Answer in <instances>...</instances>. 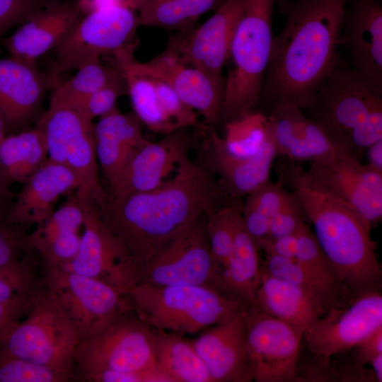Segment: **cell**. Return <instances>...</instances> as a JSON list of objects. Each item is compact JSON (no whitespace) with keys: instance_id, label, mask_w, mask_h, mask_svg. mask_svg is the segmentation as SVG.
Wrapping results in <instances>:
<instances>
[{"instance_id":"cell-1","label":"cell","mask_w":382,"mask_h":382,"mask_svg":"<svg viewBox=\"0 0 382 382\" xmlns=\"http://www.w3.org/2000/svg\"><path fill=\"white\" fill-rule=\"evenodd\" d=\"M243 204L229 196L213 175L189 156L174 176L151 191L110 199L99 214L120 241L138 272L165 245L202 217Z\"/></svg>"},{"instance_id":"cell-2","label":"cell","mask_w":382,"mask_h":382,"mask_svg":"<svg viewBox=\"0 0 382 382\" xmlns=\"http://www.w3.org/2000/svg\"><path fill=\"white\" fill-rule=\"evenodd\" d=\"M277 1L285 22L273 37L259 103L270 112L282 103L296 104L303 110L339 54L348 0Z\"/></svg>"},{"instance_id":"cell-3","label":"cell","mask_w":382,"mask_h":382,"mask_svg":"<svg viewBox=\"0 0 382 382\" xmlns=\"http://www.w3.org/2000/svg\"><path fill=\"white\" fill-rule=\"evenodd\" d=\"M278 180L300 203L305 219L335 267L347 300L379 291L382 272L371 237V224L317 183L296 161L282 156Z\"/></svg>"},{"instance_id":"cell-4","label":"cell","mask_w":382,"mask_h":382,"mask_svg":"<svg viewBox=\"0 0 382 382\" xmlns=\"http://www.w3.org/2000/svg\"><path fill=\"white\" fill-rule=\"evenodd\" d=\"M127 295L151 328L181 336L224 323L248 307L208 286L137 284Z\"/></svg>"},{"instance_id":"cell-5","label":"cell","mask_w":382,"mask_h":382,"mask_svg":"<svg viewBox=\"0 0 382 382\" xmlns=\"http://www.w3.org/2000/svg\"><path fill=\"white\" fill-rule=\"evenodd\" d=\"M275 0H247L231 42L219 119L224 123L253 110L272 51V11Z\"/></svg>"},{"instance_id":"cell-6","label":"cell","mask_w":382,"mask_h":382,"mask_svg":"<svg viewBox=\"0 0 382 382\" xmlns=\"http://www.w3.org/2000/svg\"><path fill=\"white\" fill-rule=\"evenodd\" d=\"M303 110L335 146L348 154L351 137L370 120L382 115V82L354 69L338 54Z\"/></svg>"},{"instance_id":"cell-7","label":"cell","mask_w":382,"mask_h":382,"mask_svg":"<svg viewBox=\"0 0 382 382\" xmlns=\"http://www.w3.org/2000/svg\"><path fill=\"white\" fill-rule=\"evenodd\" d=\"M79 343L76 328L42 283L30 309L0 340V351L50 366L74 381Z\"/></svg>"},{"instance_id":"cell-8","label":"cell","mask_w":382,"mask_h":382,"mask_svg":"<svg viewBox=\"0 0 382 382\" xmlns=\"http://www.w3.org/2000/svg\"><path fill=\"white\" fill-rule=\"evenodd\" d=\"M93 125L71 106L50 102L37 127L44 135L48 160L66 166L75 174V195L100 208L110 196L98 178Z\"/></svg>"},{"instance_id":"cell-9","label":"cell","mask_w":382,"mask_h":382,"mask_svg":"<svg viewBox=\"0 0 382 382\" xmlns=\"http://www.w3.org/2000/svg\"><path fill=\"white\" fill-rule=\"evenodd\" d=\"M154 369L158 368L152 329L131 310L80 342L74 357V381L98 371Z\"/></svg>"},{"instance_id":"cell-10","label":"cell","mask_w":382,"mask_h":382,"mask_svg":"<svg viewBox=\"0 0 382 382\" xmlns=\"http://www.w3.org/2000/svg\"><path fill=\"white\" fill-rule=\"evenodd\" d=\"M42 263V286L71 320L80 342L133 310L128 295L107 282L59 265Z\"/></svg>"},{"instance_id":"cell-11","label":"cell","mask_w":382,"mask_h":382,"mask_svg":"<svg viewBox=\"0 0 382 382\" xmlns=\"http://www.w3.org/2000/svg\"><path fill=\"white\" fill-rule=\"evenodd\" d=\"M138 14L122 0H110L81 18L57 47L56 71H66L111 54L129 44Z\"/></svg>"},{"instance_id":"cell-12","label":"cell","mask_w":382,"mask_h":382,"mask_svg":"<svg viewBox=\"0 0 382 382\" xmlns=\"http://www.w3.org/2000/svg\"><path fill=\"white\" fill-rule=\"evenodd\" d=\"M205 222L206 216L142 265L137 272V284L195 285L214 289L218 269L212 255Z\"/></svg>"},{"instance_id":"cell-13","label":"cell","mask_w":382,"mask_h":382,"mask_svg":"<svg viewBox=\"0 0 382 382\" xmlns=\"http://www.w3.org/2000/svg\"><path fill=\"white\" fill-rule=\"evenodd\" d=\"M302 337L301 330L255 306L248 308L245 359L252 381H295Z\"/></svg>"},{"instance_id":"cell-14","label":"cell","mask_w":382,"mask_h":382,"mask_svg":"<svg viewBox=\"0 0 382 382\" xmlns=\"http://www.w3.org/2000/svg\"><path fill=\"white\" fill-rule=\"evenodd\" d=\"M382 328L380 291L361 294L332 307L304 333L308 349L322 359L345 353Z\"/></svg>"},{"instance_id":"cell-15","label":"cell","mask_w":382,"mask_h":382,"mask_svg":"<svg viewBox=\"0 0 382 382\" xmlns=\"http://www.w3.org/2000/svg\"><path fill=\"white\" fill-rule=\"evenodd\" d=\"M61 266L105 282L127 294L137 282V268L125 248L103 221L98 208L87 202L78 252Z\"/></svg>"},{"instance_id":"cell-16","label":"cell","mask_w":382,"mask_h":382,"mask_svg":"<svg viewBox=\"0 0 382 382\" xmlns=\"http://www.w3.org/2000/svg\"><path fill=\"white\" fill-rule=\"evenodd\" d=\"M311 178L371 225L382 219V174L349 154L337 153L312 161Z\"/></svg>"},{"instance_id":"cell-17","label":"cell","mask_w":382,"mask_h":382,"mask_svg":"<svg viewBox=\"0 0 382 382\" xmlns=\"http://www.w3.org/2000/svg\"><path fill=\"white\" fill-rule=\"evenodd\" d=\"M247 0H224L215 13L185 35L170 39L168 47L186 64L224 86L223 69Z\"/></svg>"},{"instance_id":"cell-18","label":"cell","mask_w":382,"mask_h":382,"mask_svg":"<svg viewBox=\"0 0 382 382\" xmlns=\"http://www.w3.org/2000/svg\"><path fill=\"white\" fill-rule=\"evenodd\" d=\"M189 143L186 129L163 135L156 142L147 140L133 154L111 187L110 199H120L161 186L189 156Z\"/></svg>"},{"instance_id":"cell-19","label":"cell","mask_w":382,"mask_h":382,"mask_svg":"<svg viewBox=\"0 0 382 382\" xmlns=\"http://www.w3.org/2000/svg\"><path fill=\"white\" fill-rule=\"evenodd\" d=\"M141 71L168 85L182 99L212 125L220 117L224 85L185 63L170 48L147 62H137Z\"/></svg>"},{"instance_id":"cell-20","label":"cell","mask_w":382,"mask_h":382,"mask_svg":"<svg viewBox=\"0 0 382 382\" xmlns=\"http://www.w3.org/2000/svg\"><path fill=\"white\" fill-rule=\"evenodd\" d=\"M339 47L348 52L349 65L382 82V6L379 0H348Z\"/></svg>"},{"instance_id":"cell-21","label":"cell","mask_w":382,"mask_h":382,"mask_svg":"<svg viewBox=\"0 0 382 382\" xmlns=\"http://www.w3.org/2000/svg\"><path fill=\"white\" fill-rule=\"evenodd\" d=\"M246 310L192 341L213 382L252 381L245 359Z\"/></svg>"},{"instance_id":"cell-22","label":"cell","mask_w":382,"mask_h":382,"mask_svg":"<svg viewBox=\"0 0 382 382\" xmlns=\"http://www.w3.org/2000/svg\"><path fill=\"white\" fill-rule=\"evenodd\" d=\"M79 1H55L24 22L4 45L10 57L36 64V59L57 47L82 17Z\"/></svg>"},{"instance_id":"cell-23","label":"cell","mask_w":382,"mask_h":382,"mask_svg":"<svg viewBox=\"0 0 382 382\" xmlns=\"http://www.w3.org/2000/svg\"><path fill=\"white\" fill-rule=\"evenodd\" d=\"M23 183L8 211L7 221L28 226L46 220L59 198L76 192L78 186L77 178L69 168L49 160Z\"/></svg>"},{"instance_id":"cell-24","label":"cell","mask_w":382,"mask_h":382,"mask_svg":"<svg viewBox=\"0 0 382 382\" xmlns=\"http://www.w3.org/2000/svg\"><path fill=\"white\" fill-rule=\"evenodd\" d=\"M85 202L74 195L44 221L28 232L27 251H35L42 262L64 265L76 256L81 238Z\"/></svg>"},{"instance_id":"cell-25","label":"cell","mask_w":382,"mask_h":382,"mask_svg":"<svg viewBox=\"0 0 382 382\" xmlns=\"http://www.w3.org/2000/svg\"><path fill=\"white\" fill-rule=\"evenodd\" d=\"M46 83L36 64L0 59V115L6 132L25 125L40 107Z\"/></svg>"},{"instance_id":"cell-26","label":"cell","mask_w":382,"mask_h":382,"mask_svg":"<svg viewBox=\"0 0 382 382\" xmlns=\"http://www.w3.org/2000/svg\"><path fill=\"white\" fill-rule=\"evenodd\" d=\"M143 127L134 112L122 113L117 108L93 125L98 163L110 187L133 154L147 141Z\"/></svg>"},{"instance_id":"cell-27","label":"cell","mask_w":382,"mask_h":382,"mask_svg":"<svg viewBox=\"0 0 382 382\" xmlns=\"http://www.w3.org/2000/svg\"><path fill=\"white\" fill-rule=\"evenodd\" d=\"M252 306L303 333L326 313L325 308L305 290L270 274L262 267Z\"/></svg>"},{"instance_id":"cell-28","label":"cell","mask_w":382,"mask_h":382,"mask_svg":"<svg viewBox=\"0 0 382 382\" xmlns=\"http://www.w3.org/2000/svg\"><path fill=\"white\" fill-rule=\"evenodd\" d=\"M258 250L240 214L236 219L231 253L217 277L214 289L248 307L253 306L261 278Z\"/></svg>"},{"instance_id":"cell-29","label":"cell","mask_w":382,"mask_h":382,"mask_svg":"<svg viewBox=\"0 0 382 382\" xmlns=\"http://www.w3.org/2000/svg\"><path fill=\"white\" fill-rule=\"evenodd\" d=\"M129 43L112 54L116 68L122 74L134 115L156 134L166 135L177 130L165 115L160 104L153 79L139 69Z\"/></svg>"},{"instance_id":"cell-30","label":"cell","mask_w":382,"mask_h":382,"mask_svg":"<svg viewBox=\"0 0 382 382\" xmlns=\"http://www.w3.org/2000/svg\"><path fill=\"white\" fill-rule=\"evenodd\" d=\"M278 156L270 137L254 156L231 160L209 152L212 170L219 175L222 188L233 198H243L270 180V171Z\"/></svg>"},{"instance_id":"cell-31","label":"cell","mask_w":382,"mask_h":382,"mask_svg":"<svg viewBox=\"0 0 382 382\" xmlns=\"http://www.w3.org/2000/svg\"><path fill=\"white\" fill-rule=\"evenodd\" d=\"M152 331L157 366L172 382H213L191 341L177 334Z\"/></svg>"},{"instance_id":"cell-32","label":"cell","mask_w":382,"mask_h":382,"mask_svg":"<svg viewBox=\"0 0 382 382\" xmlns=\"http://www.w3.org/2000/svg\"><path fill=\"white\" fill-rule=\"evenodd\" d=\"M268 137L267 115L255 109L225 122L223 137L211 130L209 152L231 160L254 156Z\"/></svg>"},{"instance_id":"cell-33","label":"cell","mask_w":382,"mask_h":382,"mask_svg":"<svg viewBox=\"0 0 382 382\" xmlns=\"http://www.w3.org/2000/svg\"><path fill=\"white\" fill-rule=\"evenodd\" d=\"M47 161L45 139L37 127L6 134L0 142V168L11 185L24 183Z\"/></svg>"},{"instance_id":"cell-34","label":"cell","mask_w":382,"mask_h":382,"mask_svg":"<svg viewBox=\"0 0 382 382\" xmlns=\"http://www.w3.org/2000/svg\"><path fill=\"white\" fill-rule=\"evenodd\" d=\"M289 195V190L280 180H270L244 197L241 215L255 243L266 238L272 220Z\"/></svg>"},{"instance_id":"cell-35","label":"cell","mask_w":382,"mask_h":382,"mask_svg":"<svg viewBox=\"0 0 382 382\" xmlns=\"http://www.w3.org/2000/svg\"><path fill=\"white\" fill-rule=\"evenodd\" d=\"M220 0H140V25L161 28L185 26L214 7Z\"/></svg>"},{"instance_id":"cell-36","label":"cell","mask_w":382,"mask_h":382,"mask_svg":"<svg viewBox=\"0 0 382 382\" xmlns=\"http://www.w3.org/2000/svg\"><path fill=\"white\" fill-rule=\"evenodd\" d=\"M270 274L290 282L305 290L326 310L345 302L330 288L316 278L296 258L266 255L262 266Z\"/></svg>"},{"instance_id":"cell-37","label":"cell","mask_w":382,"mask_h":382,"mask_svg":"<svg viewBox=\"0 0 382 382\" xmlns=\"http://www.w3.org/2000/svg\"><path fill=\"white\" fill-rule=\"evenodd\" d=\"M76 69L74 76L55 88L50 103L73 104L103 86L118 73L117 68L104 65L100 58L90 60Z\"/></svg>"},{"instance_id":"cell-38","label":"cell","mask_w":382,"mask_h":382,"mask_svg":"<svg viewBox=\"0 0 382 382\" xmlns=\"http://www.w3.org/2000/svg\"><path fill=\"white\" fill-rule=\"evenodd\" d=\"M340 152L323 129L300 109L296 115L295 138L285 156L295 161H312Z\"/></svg>"},{"instance_id":"cell-39","label":"cell","mask_w":382,"mask_h":382,"mask_svg":"<svg viewBox=\"0 0 382 382\" xmlns=\"http://www.w3.org/2000/svg\"><path fill=\"white\" fill-rule=\"evenodd\" d=\"M296 236V259L345 302L346 296L337 272L320 246L313 231L303 222L297 230Z\"/></svg>"},{"instance_id":"cell-40","label":"cell","mask_w":382,"mask_h":382,"mask_svg":"<svg viewBox=\"0 0 382 382\" xmlns=\"http://www.w3.org/2000/svg\"><path fill=\"white\" fill-rule=\"evenodd\" d=\"M242 204L224 207L206 215V232L212 255L218 269V276L231 253L236 219L241 214Z\"/></svg>"},{"instance_id":"cell-41","label":"cell","mask_w":382,"mask_h":382,"mask_svg":"<svg viewBox=\"0 0 382 382\" xmlns=\"http://www.w3.org/2000/svg\"><path fill=\"white\" fill-rule=\"evenodd\" d=\"M42 286L36 264L27 252L0 267V302L35 291Z\"/></svg>"},{"instance_id":"cell-42","label":"cell","mask_w":382,"mask_h":382,"mask_svg":"<svg viewBox=\"0 0 382 382\" xmlns=\"http://www.w3.org/2000/svg\"><path fill=\"white\" fill-rule=\"evenodd\" d=\"M57 370L0 351V382H70Z\"/></svg>"},{"instance_id":"cell-43","label":"cell","mask_w":382,"mask_h":382,"mask_svg":"<svg viewBox=\"0 0 382 382\" xmlns=\"http://www.w3.org/2000/svg\"><path fill=\"white\" fill-rule=\"evenodd\" d=\"M126 92L125 80L118 70V73L103 86L68 105L71 106L85 117L93 121V119L100 118L117 108V99Z\"/></svg>"},{"instance_id":"cell-44","label":"cell","mask_w":382,"mask_h":382,"mask_svg":"<svg viewBox=\"0 0 382 382\" xmlns=\"http://www.w3.org/2000/svg\"><path fill=\"white\" fill-rule=\"evenodd\" d=\"M151 78L161 108L175 128L178 130L198 127V114L187 105L168 85L158 79Z\"/></svg>"},{"instance_id":"cell-45","label":"cell","mask_w":382,"mask_h":382,"mask_svg":"<svg viewBox=\"0 0 382 382\" xmlns=\"http://www.w3.org/2000/svg\"><path fill=\"white\" fill-rule=\"evenodd\" d=\"M56 0H0V41L6 32L22 24Z\"/></svg>"},{"instance_id":"cell-46","label":"cell","mask_w":382,"mask_h":382,"mask_svg":"<svg viewBox=\"0 0 382 382\" xmlns=\"http://www.w3.org/2000/svg\"><path fill=\"white\" fill-rule=\"evenodd\" d=\"M8 213L0 211V267L28 252L25 245L28 226L8 222Z\"/></svg>"},{"instance_id":"cell-47","label":"cell","mask_w":382,"mask_h":382,"mask_svg":"<svg viewBox=\"0 0 382 382\" xmlns=\"http://www.w3.org/2000/svg\"><path fill=\"white\" fill-rule=\"evenodd\" d=\"M304 219L300 203L290 192L289 198L272 220L266 238L262 240L272 241L295 233Z\"/></svg>"},{"instance_id":"cell-48","label":"cell","mask_w":382,"mask_h":382,"mask_svg":"<svg viewBox=\"0 0 382 382\" xmlns=\"http://www.w3.org/2000/svg\"><path fill=\"white\" fill-rule=\"evenodd\" d=\"M81 382H172L170 378L154 369L134 372L103 371L85 376Z\"/></svg>"},{"instance_id":"cell-49","label":"cell","mask_w":382,"mask_h":382,"mask_svg":"<svg viewBox=\"0 0 382 382\" xmlns=\"http://www.w3.org/2000/svg\"><path fill=\"white\" fill-rule=\"evenodd\" d=\"M39 289L0 302V340L7 330L28 312Z\"/></svg>"},{"instance_id":"cell-50","label":"cell","mask_w":382,"mask_h":382,"mask_svg":"<svg viewBox=\"0 0 382 382\" xmlns=\"http://www.w3.org/2000/svg\"><path fill=\"white\" fill-rule=\"evenodd\" d=\"M266 255H277L287 258H296L297 252V236L295 233L272 241L260 240L255 243Z\"/></svg>"},{"instance_id":"cell-51","label":"cell","mask_w":382,"mask_h":382,"mask_svg":"<svg viewBox=\"0 0 382 382\" xmlns=\"http://www.w3.org/2000/svg\"><path fill=\"white\" fill-rule=\"evenodd\" d=\"M353 349L356 366H363L375 355L382 353V328L360 342Z\"/></svg>"},{"instance_id":"cell-52","label":"cell","mask_w":382,"mask_h":382,"mask_svg":"<svg viewBox=\"0 0 382 382\" xmlns=\"http://www.w3.org/2000/svg\"><path fill=\"white\" fill-rule=\"evenodd\" d=\"M11 184L8 182L0 168V211H9L12 206L11 203L13 198H16L15 195L11 190Z\"/></svg>"},{"instance_id":"cell-53","label":"cell","mask_w":382,"mask_h":382,"mask_svg":"<svg viewBox=\"0 0 382 382\" xmlns=\"http://www.w3.org/2000/svg\"><path fill=\"white\" fill-rule=\"evenodd\" d=\"M367 166L373 170L382 174V139L375 142L368 149Z\"/></svg>"},{"instance_id":"cell-54","label":"cell","mask_w":382,"mask_h":382,"mask_svg":"<svg viewBox=\"0 0 382 382\" xmlns=\"http://www.w3.org/2000/svg\"><path fill=\"white\" fill-rule=\"evenodd\" d=\"M372 366L374 377L378 382L382 381V353L373 357L369 361Z\"/></svg>"},{"instance_id":"cell-55","label":"cell","mask_w":382,"mask_h":382,"mask_svg":"<svg viewBox=\"0 0 382 382\" xmlns=\"http://www.w3.org/2000/svg\"><path fill=\"white\" fill-rule=\"evenodd\" d=\"M110 0H78L83 11H89Z\"/></svg>"},{"instance_id":"cell-56","label":"cell","mask_w":382,"mask_h":382,"mask_svg":"<svg viewBox=\"0 0 382 382\" xmlns=\"http://www.w3.org/2000/svg\"><path fill=\"white\" fill-rule=\"evenodd\" d=\"M6 135L5 125L2 117L0 115V142Z\"/></svg>"}]
</instances>
